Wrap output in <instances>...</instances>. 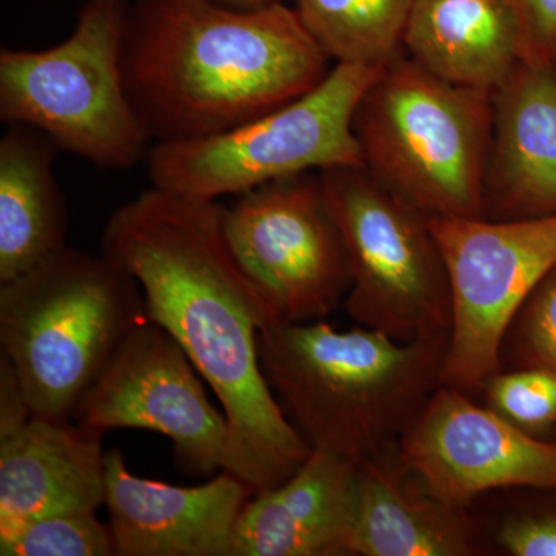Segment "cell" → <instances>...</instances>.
<instances>
[{
  "label": "cell",
  "instance_id": "23",
  "mask_svg": "<svg viewBox=\"0 0 556 556\" xmlns=\"http://www.w3.org/2000/svg\"><path fill=\"white\" fill-rule=\"evenodd\" d=\"M481 391L485 407L533 437L556 426V371L503 369Z\"/></svg>",
  "mask_w": 556,
  "mask_h": 556
},
{
  "label": "cell",
  "instance_id": "9",
  "mask_svg": "<svg viewBox=\"0 0 556 556\" xmlns=\"http://www.w3.org/2000/svg\"><path fill=\"white\" fill-rule=\"evenodd\" d=\"M428 219L452 294L441 386L471 396L501 371V346L511 320L556 266V214L501 222Z\"/></svg>",
  "mask_w": 556,
  "mask_h": 556
},
{
  "label": "cell",
  "instance_id": "18",
  "mask_svg": "<svg viewBox=\"0 0 556 556\" xmlns=\"http://www.w3.org/2000/svg\"><path fill=\"white\" fill-rule=\"evenodd\" d=\"M404 51L439 78L489 93L525 62L511 0H416Z\"/></svg>",
  "mask_w": 556,
  "mask_h": 556
},
{
  "label": "cell",
  "instance_id": "24",
  "mask_svg": "<svg viewBox=\"0 0 556 556\" xmlns=\"http://www.w3.org/2000/svg\"><path fill=\"white\" fill-rule=\"evenodd\" d=\"M493 540L511 556H556V496L511 510L496 526Z\"/></svg>",
  "mask_w": 556,
  "mask_h": 556
},
{
  "label": "cell",
  "instance_id": "14",
  "mask_svg": "<svg viewBox=\"0 0 556 556\" xmlns=\"http://www.w3.org/2000/svg\"><path fill=\"white\" fill-rule=\"evenodd\" d=\"M356 511V464L313 450L287 481L248 501L230 556H353Z\"/></svg>",
  "mask_w": 556,
  "mask_h": 556
},
{
  "label": "cell",
  "instance_id": "26",
  "mask_svg": "<svg viewBox=\"0 0 556 556\" xmlns=\"http://www.w3.org/2000/svg\"><path fill=\"white\" fill-rule=\"evenodd\" d=\"M31 416L30 405L13 365L0 354V434L24 426Z\"/></svg>",
  "mask_w": 556,
  "mask_h": 556
},
{
  "label": "cell",
  "instance_id": "4",
  "mask_svg": "<svg viewBox=\"0 0 556 556\" xmlns=\"http://www.w3.org/2000/svg\"><path fill=\"white\" fill-rule=\"evenodd\" d=\"M149 320L134 277L65 248L0 285V345L35 416L72 419L131 331Z\"/></svg>",
  "mask_w": 556,
  "mask_h": 556
},
{
  "label": "cell",
  "instance_id": "21",
  "mask_svg": "<svg viewBox=\"0 0 556 556\" xmlns=\"http://www.w3.org/2000/svg\"><path fill=\"white\" fill-rule=\"evenodd\" d=\"M2 556H112L115 538L97 511L33 519L0 535Z\"/></svg>",
  "mask_w": 556,
  "mask_h": 556
},
{
  "label": "cell",
  "instance_id": "22",
  "mask_svg": "<svg viewBox=\"0 0 556 556\" xmlns=\"http://www.w3.org/2000/svg\"><path fill=\"white\" fill-rule=\"evenodd\" d=\"M556 371V266L527 298L501 346L503 369Z\"/></svg>",
  "mask_w": 556,
  "mask_h": 556
},
{
  "label": "cell",
  "instance_id": "2",
  "mask_svg": "<svg viewBox=\"0 0 556 556\" xmlns=\"http://www.w3.org/2000/svg\"><path fill=\"white\" fill-rule=\"evenodd\" d=\"M287 3L137 0L123 46L124 83L155 142L211 137L298 100L331 72Z\"/></svg>",
  "mask_w": 556,
  "mask_h": 556
},
{
  "label": "cell",
  "instance_id": "3",
  "mask_svg": "<svg viewBox=\"0 0 556 556\" xmlns=\"http://www.w3.org/2000/svg\"><path fill=\"white\" fill-rule=\"evenodd\" d=\"M450 334L399 342L325 320L270 321L260 361L285 415L317 452L354 464L397 447L441 387Z\"/></svg>",
  "mask_w": 556,
  "mask_h": 556
},
{
  "label": "cell",
  "instance_id": "19",
  "mask_svg": "<svg viewBox=\"0 0 556 556\" xmlns=\"http://www.w3.org/2000/svg\"><path fill=\"white\" fill-rule=\"evenodd\" d=\"M58 150L31 127L10 126L0 139V285L67 248V204L53 172Z\"/></svg>",
  "mask_w": 556,
  "mask_h": 556
},
{
  "label": "cell",
  "instance_id": "15",
  "mask_svg": "<svg viewBox=\"0 0 556 556\" xmlns=\"http://www.w3.org/2000/svg\"><path fill=\"white\" fill-rule=\"evenodd\" d=\"M556 214V72L522 62L493 93L484 217Z\"/></svg>",
  "mask_w": 556,
  "mask_h": 556
},
{
  "label": "cell",
  "instance_id": "6",
  "mask_svg": "<svg viewBox=\"0 0 556 556\" xmlns=\"http://www.w3.org/2000/svg\"><path fill=\"white\" fill-rule=\"evenodd\" d=\"M130 7L87 0L75 30L47 50L0 51V119L25 126L104 170H126L149 155L148 131L124 83Z\"/></svg>",
  "mask_w": 556,
  "mask_h": 556
},
{
  "label": "cell",
  "instance_id": "5",
  "mask_svg": "<svg viewBox=\"0 0 556 556\" xmlns=\"http://www.w3.org/2000/svg\"><path fill=\"white\" fill-rule=\"evenodd\" d=\"M493 93L439 78L407 54L380 68L354 110L364 166L427 217H484Z\"/></svg>",
  "mask_w": 556,
  "mask_h": 556
},
{
  "label": "cell",
  "instance_id": "10",
  "mask_svg": "<svg viewBox=\"0 0 556 556\" xmlns=\"http://www.w3.org/2000/svg\"><path fill=\"white\" fill-rule=\"evenodd\" d=\"M226 239L278 321L325 320L345 302L351 263L320 170L266 182L225 207Z\"/></svg>",
  "mask_w": 556,
  "mask_h": 556
},
{
  "label": "cell",
  "instance_id": "7",
  "mask_svg": "<svg viewBox=\"0 0 556 556\" xmlns=\"http://www.w3.org/2000/svg\"><path fill=\"white\" fill-rule=\"evenodd\" d=\"M380 68L336 64L308 93L239 127L155 142L148 155L153 188L218 201L303 172L364 166L353 116Z\"/></svg>",
  "mask_w": 556,
  "mask_h": 556
},
{
  "label": "cell",
  "instance_id": "8",
  "mask_svg": "<svg viewBox=\"0 0 556 556\" xmlns=\"http://www.w3.org/2000/svg\"><path fill=\"white\" fill-rule=\"evenodd\" d=\"M320 175L350 255V317L399 342L450 334L448 274L427 215L365 166Z\"/></svg>",
  "mask_w": 556,
  "mask_h": 556
},
{
  "label": "cell",
  "instance_id": "20",
  "mask_svg": "<svg viewBox=\"0 0 556 556\" xmlns=\"http://www.w3.org/2000/svg\"><path fill=\"white\" fill-rule=\"evenodd\" d=\"M416 0H298L306 30L336 64L386 67L405 53Z\"/></svg>",
  "mask_w": 556,
  "mask_h": 556
},
{
  "label": "cell",
  "instance_id": "13",
  "mask_svg": "<svg viewBox=\"0 0 556 556\" xmlns=\"http://www.w3.org/2000/svg\"><path fill=\"white\" fill-rule=\"evenodd\" d=\"M254 492L228 471L179 486L138 478L121 450L105 455L104 506L118 556H230Z\"/></svg>",
  "mask_w": 556,
  "mask_h": 556
},
{
  "label": "cell",
  "instance_id": "16",
  "mask_svg": "<svg viewBox=\"0 0 556 556\" xmlns=\"http://www.w3.org/2000/svg\"><path fill=\"white\" fill-rule=\"evenodd\" d=\"M102 437L70 419L33 415L0 434V535L33 521L104 504Z\"/></svg>",
  "mask_w": 556,
  "mask_h": 556
},
{
  "label": "cell",
  "instance_id": "28",
  "mask_svg": "<svg viewBox=\"0 0 556 556\" xmlns=\"http://www.w3.org/2000/svg\"><path fill=\"white\" fill-rule=\"evenodd\" d=\"M555 72H556V67H555Z\"/></svg>",
  "mask_w": 556,
  "mask_h": 556
},
{
  "label": "cell",
  "instance_id": "11",
  "mask_svg": "<svg viewBox=\"0 0 556 556\" xmlns=\"http://www.w3.org/2000/svg\"><path fill=\"white\" fill-rule=\"evenodd\" d=\"M201 379L177 340L149 318L124 340L72 419L98 437L116 428L155 431L170 439L185 473L208 477L225 463L228 420Z\"/></svg>",
  "mask_w": 556,
  "mask_h": 556
},
{
  "label": "cell",
  "instance_id": "12",
  "mask_svg": "<svg viewBox=\"0 0 556 556\" xmlns=\"http://www.w3.org/2000/svg\"><path fill=\"white\" fill-rule=\"evenodd\" d=\"M405 466L441 500L470 507L493 490H556V444L441 386L399 439Z\"/></svg>",
  "mask_w": 556,
  "mask_h": 556
},
{
  "label": "cell",
  "instance_id": "17",
  "mask_svg": "<svg viewBox=\"0 0 556 556\" xmlns=\"http://www.w3.org/2000/svg\"><path fill=\"white\" fill-rule=\"evenodd\" d=\"M353 556H471L485 547L468 507L441 500L413 473L397 447L356 464Z\"/></svg>",
  "mask_w": 556,
  "mask_h": 556
},
{
  "label": "cell",
  "instance_id": "25",
  "mask_svg": "<svg viewBox=\"0 0 556 556\" xmlns=\"http://www.w3.org/2000/svg\"><path fill=\"white\" fill-rule=\"evenodd\" d=\"M525 42V62L556 67V0H511Z\"/></svg>",
  "mask_w": 556,
  "mask_h": 556
},
{
  "label": "cell",
  "instance_id": "27",
  "mask_svg": "<svg viewBox=\"0 0 556 556\" xmlns=\"http://www.w3.org/2000/svg\"><path fill=\"white\" fill-rule=\"evenodd\" d=\"M225 5L236 7V9H258V7L273 5V3H281L285 0H217Z\"/></svg>",
  "mask_w": 556,
  "mask_h": 556
},
{
  "label": "cell",
  "instance_id": "1",
  "mask_svg": "<svg viewBox=\"0 0 556 556\" xmlns=\"http://www.w3.org/2000/svg\"><path fill=\"white\" fill-rule=\"evenodd\" d=\"M223 218L217 201L152 186L113 212L101 255L138 281L150 320L214 391L228 420L222 470L255 495L287 481L313 448L263 372L260 331L277 318L233 255Z\"/></svg>",
  "mask_w": 556,
  "mask_h": 556
}]
</instances>
